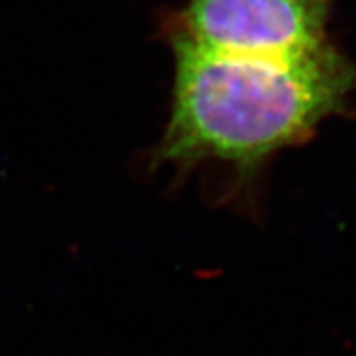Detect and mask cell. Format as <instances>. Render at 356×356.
I'll use <instances>...</instances> for the list:
<instances>
[{"label":"cell","mask_w":356,"mask_h":356,"mask_svg":"<svg viewBox=\"0 0 356 356\" xmlns=\"http://www.w3.org/2000/svg\"><path fill=\"white\" fill-rule=\"evenodd\" d=\"M334 0H186L165 10L168 46L260 58L304 55L331 42Z\"/></svg>","instance_id":"cell-2"},{"label":"cell","mask_w":356,"mask_h":356,"mask_svg":"<svg viewBox=\"0 0 356 356\" xmlns=\"http://www.w3.org/2000/svg\"><path fill=\"white\" fill-rule=\"evenodd\" d=\"M169 49L168 118L147 164L211 178L215 195L245 209L257 206L273 160L340 115L356 91V64L333 42L287 58Z\"/></svg>","instance_id":"cell-1"}]
</instances>
